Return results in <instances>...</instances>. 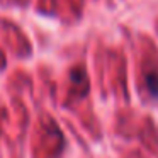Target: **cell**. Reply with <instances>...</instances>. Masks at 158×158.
<instances>
[{
	"mask_svg": "<svg viewBox=\"0 0 158 158\" xmlns=\"http://www.w3.org/2000/svg\"><path fill=\"white\" fill-rule=\"evenodd\" d=\"M146 82H148V87H150L151 94L158 97V75H156V73H153V75H148Z\"/></svg>",
	"mask_w": 158,
	"mask_h": 158,
	"instance_id": "6da1fadb",
	"label": "cell"
}]
</instances>
